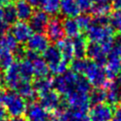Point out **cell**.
<instances>
[{"label": "cell", "mask_w": 121, "mask_h": 121, "mask_svg": "<svg viewBox=\"0 0 121 121\" xmlns=\"http://www.w3.org/2000/svg\"><path fill=\"white\" fill-rule=\"evenodd\" d=\"M0 103L11 117L22 116L26 112V101L13 90L0 91Z\"/></svg>", "instance_id": "6da1fadb"}, {"label": "cell", "mask_w": 121, "mask_h": 121, "mask_svg": "<svg viewBox=\"0 0 121 121\" xmlns=\"http://www.w3.org/2000/svg\"><path fill=\"white\" fill-rule=\"evenodd\" d=\"M83 76L89 81L91 86L95 88H104L109 82L105 68L92 60L88 61Z\"/></svg>", "instance_id": "7a4b0ae2"}, {"label": "cell", "mask_w": 121, "mask_h": 121, "mask_svg": "<svg viewBox=\"0 0 121 121\" xmlns=\"http://www.w3.org/2000/svg\"><path fill=\"white\" fill-rule=\"evenodd\" d=\"M120 44L121 42L115 41L112 49L110 51L107 57L105 64V72L109 81L114 80L121 72V56H120Z\"/></svg>", "instance_id": "3957f363"}, {"label": "cell", "mask_w": 121, "mask_h": 121, "mask_svg": "<svg viewBox=\"0 0 121 121\" xmlns=\"http://www.w3.org/2000/svg\"><path fill=\"white\" fill-rule=\"evenodd\" d=\"M78 76L73 71H66L61 75L56 76L53 79V89L59 95H68L76 89Z\"/></svg>", "instance_id": "277c9868"}, {"label": "cell", "mask_w": 121, "mask_h": 121, "mask_svg": "<svg viewBox=\"0 0 121 121\" xmlns=\"http://www.w3.org/2000/svg\"><path fill=\"white\" fill-rule=\"evenodd\" d=\"M64 103L70 110L83 112H87L91 105L89 94L78 90H74L68 95H66Z\"/></svg>", "instance_id": "5b68a950"}, {"label": "cell", "mask_w": 121, "mask_h": 121, "mask_svg": "<svg viewBox=\"0 0 121 121\" xmlns=\"http://www.w3.org/2000/svg\"><path fill=\"white\" fill-rule=\"evenodd\" d=\"M50 45V41L43 33H32L26 42V49L36 54H43Z\"/></svg>", "instance_id": "8992f818"}, {"label": "cell", "mask_w": 121, "mask_h": 121, "mask_svg": "<svg viewBox=\"0 0 121 121\" xmlns=\"http://www.w3.org/2000/svg\"><path fill=\"white\" fill-rule=\"evenodd\" d=\"M112 115V107L107 103L93 105L88 114L90 121H111Z\"/></svg>", "instance_id": "52a82bcc"}, {"label": "cell", "mask_w": 121, "mask_h": 121, "mask_svg": "<svg viewBox=\"0 0 121 121\" xmlns=\"http://www.w3.org/2000/svg\"><path fill=\"white\" fill-rule=\"evenodd\" d=\"M45 32L49 41L54 43H59L65 36L62 26V21L58 17L50 18L46 26Z\"/></svg>", "instance_id": "ba28073f"}, {"label": "cell", "mask_w": 121, "mask_h": 121, "mask_svg": "<svg viewBox=\"0 0 121 121\" xmlns=\"http://www.w3.org/2000/svg\"><path fill=\"white\" fill-rule=\"evenodd\" d=\"M39 103L43 107V109L47 112H54L57 110L60 109L62 105L60 96L55 90H51L48 93L41 95Z\"/></svg>", "instance_id": "9c48e42d"}, {"label": "cell", "mask_w": 121, "mask_h": 121, "mask_svg": "<svg viewBox=\"0 0 121 121\" xmlns=\"http://www.w3.org/2000/svg\"><path fill=\"white\" fill-rule=\"evenodd\" d=\"M89 59L101 65L104 66L107 61V57L108 53L106 50L103 48V46L98 43H88V47H87V55Z\"/></svg>", "instance_id": "30bf717a"}, {"label": "cell", "mask_w": 121, "mask_h": 121, "mask_svg": "<svg viewBox=\"0 0 121 121\" xmlns=\"http://www.w3.org/2000/svg\"><path fill=\"white\" fill-rule=\"evenodd\" d=\"M49 21V16L43 10H36L33 12L28 20V25L34 33H43L45 31Z\"/></svg>", "instance_id": "8fae6325"}, {"label": "cell", "mask_w": 121, "mask_h": 121, "mask_svg": "<svg viewBox=\"0 0 121 121\" xmlns=\"http://www.w3.org/2000/svg\"><path fill=\"white\" fill-rule=\"evenodd\" d=\"M10 33L15 38V40L18 42V43H25L27 42L29 37L32 35V30L28 23L18 21L12 25Z\"/></svg>", "instance_id": "7c38bea8"}, {"label": "cell", "mask_w": 121, "mask_h": 121, "mask_svg": "<svg viewBox=\"0 0 121 121\" xmlns=\"http://www.w3.org/2000/svg\"><path fill=\"white\" fill-rule=\"evenodd\" d=\"M22 80L20 73H19V68H18V63L14 62L11 64L9 67L5 69L4 72V78H3V82L6 84V86L10 89L14 90L17 84Z\"/></svg>", "instance_id": "4fadbf2b"}, {"label": "cell", "mask_w": 121, "mask_h": 121, "mask_svg": "<svg viewBox=\"0 0 121 121\" xmlns=\"http://www.w3.org/2000/svg\"><path fill=\"white\" fill-rule=\"evenodd\" d=\"M25 113L26 116V118L28 121H34V120H38L41 118L48 117V115H47L48 112L43 109V107L39 102H36L35 100L30 101L26 105Z\"/></svg>", "instance_id": "5bb4252c"}, {"label": "cell", "mask_w": 121, "mask_h": 121, "mask_svg": "<svg viewBox=\"0 0 121 121\" xmlns=\"http://www.w3.org/2000/svg\"><path fill=\"white\" fill-rule=\"evenodd\" d=\"M106 92V101L107 104L110 106H115L117 105L121 100V95H120V89L115 80L109 81L106 86L104 87Z\"/></svg>", "instance_id": "9a60e30c"}, {"label": "cell", "mask_w": 121, "mask_h": 121, "mask_svg": "<svg viewBox=\"0 0 121 121\" xmlns=\"http://www.w3.org/2000/svg\"><path fill=\"white\" fill-rule=\"evenodd\" d=\"M60 12L65 18H76L80 14L76 0H60Z\"/></svg>", "instance_id": "2e32d148"}, {"label": "cell", "mask_w": 121, "mask_h": 121, "mask_svg": "<svg viewBox=\"0 0 121 121\" xmlns=\"http://www.w3.org/2000/svg\"><path fill=\"white\" fill-rule=\"evenodd\" d=\"M14 91L20 96H22L25 100H28L30 102V101H33L35 99L36 93L34 91V88H33L32 83H30V81H28V80L22 79L17 84V86L15 87Z\"/></svg>", "instance_id": "e0dca14e"}, {"label": "cell", "mask_w": 121, "mask_h": 121, "mask_svg": "<svg viewBox=\"0 0 121 121\" xmlns=\"http://www.w3.org/2000/svg\"><path fill=\"white\" fill-rule=\"evenodd\" d=\"M14 6L17 13V18L19 19V21H28L34 12L33 8L29 5V3L26 0H17Z\"/></svg>", "instance_id": "ac0fdd59"}, {"label": "cell", "mask_w": 121, "mask_h": 121, "mask_svg": "<svg viewBox=\"0 0 121 121\" xmlns=\"http://www.w3.org/2000/svg\"><path fill=\"white\" fill-rule=\"evenodd\" d=\"M73 49H74V58L75 59H85L87 55L88 41L85 37L79 35L72 40Z\"/></svg>", "instance_id": "d6986e66"}, {"label": "cell", "mask_w": 121, "mask_h": 121, "mask_svg": "<svg viewBox=\"0 0 121 121\" xmlns=\"http://www.w3.org/2000/svg\"><path fill=\"white\" fill-rule=\"evenodd\" d=\"M30 61L32 62L33 71H34V77H36V78L48 77V75L50 73L49 67H48L47 63L45 62V60L43 59V57H40L38 55L37 57H35Z\"/></svg>", "instance_id": "ffe728a7"}, {"label": "cell", "mask_w": 121, "mask_h": 121, "mask_svg": "<svg viewBox=\"0 0 121 121\" xmlns=\"http://www.w3.org/2000/svg\"><path fill=\"white\" fill-rule=\"evenodd\" d=\"M32 85H33L36 95L41 96V95L48 93L49 91L53 90V79L50 78L49 77L36 78L34 80V82L32 83Z\"/></svg>", "instance_id": "44dd1931"}, {"label": "cell", "mask_w": 121, "mask_h": 121, "mask_svg": "<svg viewBox=\"0 0 121 121\" xmlns=\"http://www.w3.org/2000/svg\"><path fill=\"white\" fill-rule=\"evenodd\" d=\"M43 59L45 60L49 68L53 67L61 60H63L59 51V48L56 45H49L47 49L43 53Z\"/></svg>", "instance_id": "7402d4cb"}, {"label": "cell", "mask_w": 121, "mask_h": 121, "mask_svg": "<svg viewBox=\"0 0 121 121\" xmlns=\"http://www.w3.org/2000/svg\"><path fill=\"white\" fill-rule=\"evenodd\" d=\"M57 47L61 55V58L66 61H71L74 59V49L72 40L69 38H63L58 43Z\"/></svg>", "instance_id": "603a6c76"}, {"label": "cell", "mask_w": 121, "mask_h": 121, "mask_svg": "<svg viewBox=\"0 0 121 121\" xmlns=\"http://www.w3.org/2000/svg\"><path fill=\"white\" fill-rule=\"evenodd\" d=\"M64 34L69 39H74L80 35V28L76 21V18H65L62 21Z\"/></svg>", "instance_id": "cb8c5ba5"}, {"label": "cell", "mask_w": 121, "mask_h": 121, "mask_svg": "<svg viewBox=\"0 0 121 121\" xmlns=\"http://www.w3.org/2000/svg\"><path fill=\"white\" fill-rule=\"evenodd\" d=\"M18 68L19 73L21 76V78L24 80H28L34 77V71H33V65L32 62L27 59H23L19 60L18 62Z\"/></svg>", "instance_id": "d4e9b609"}, {"label": "cell", "mask_w": 121, "mask_h": 121, "mask_svg": "<svg viewBox=\"0 0 121 121\" xmlns=\"http://www.w3.org/2000/svg\"><path fill=\"white\" fill-rule=\"evenodd\" d=\"M17 13L15 9V6L12 4H8L3 7V18L2 21L6 23L8 26L13 25L17 22Z\"/></svg>", "instance_id": "484cf974"}, {"label": "cell", "mask_w": 121, "mask_h": 121, "mask_svg": "<svg viewBox=\"0 0 121 121\" xmlns=\"http://www.w3.org/2000/svg\"><path fill=\"white\" fill-rule=\"evenodd\" d=\"M0 47L7 49L9 51L14 52L19 46H18V42L15 40V38L12 36V34L6 33L0 39Z\"/></svg>", "instance_id": "4316f807"}, {"label": "cell", "mask_w": 121, "mask_h": 121, "mask_svg": "<svg viewBox=\"0 0 121 121\" xmlns=\"http://www.w3.org/2000/svg\"><path fill=\"white\" fill-rule=\"evenodd\" d=\"M41 8L48 16L55 17L60 12V0H44Z\"/></svg>", "instance_id": "83f0119b"}, {"label": "cell", "mask_w": 121, "mask_h": 121, "mask_svg": "<svg viewBox=\"0 0 121 121\" xmlns=\"http://www.w3.org/2000/svg\"><path fill=\"white\" fill-rule=\"evenodd\" d=\"M112 5L108 2V3H101V4H94L90 11L95 17L109 16V14L112 11Z\"/></svg>", "instance_id": "f1b7e54d"}, {"label": "cell", "mask_w": 121, "mask_h": 121, "mask_svg": "<svg viewBox=\"0 0 121 121\" xmlns=\"http://www.w3.org/2000/svg\"><path fill=\"white\" fill-rule=\"evenodd\" d=\"M90 103L92 105H96L100 103H104L106 101V92L104 88H95L91 90L89 94Z\"/></svg>", "instance_id": "f546056e"}, {"label": "cell", "mask_w": 121, "mask_h": 121, "mask_svg": "<svg viewBox=\"0 0 121 121\" xmlns=\"http://www.w3.org/2000/svg\"><path fill=\"white\" fill-rule=\"evenodd\" d=\"M14 54L11 51L0 47V66L3 69H7L14 63Z\"/></svg>", "instance_id": "4dcf8cb0"}, {"label": "cell", "mask_w": 121, "mask_h": 121, "mask_svg": "<svg viewBox=\"0 0 121 121\" xmlns=\"http://www.w3.org/2000/svg\"><path fill=\"white\" fill-rule=\"evenodd\" d=\"M88 61L89 60L86 59H73L70 62L71 71H73L77 75H83Z\"/></svg>", "instance_id": "1f68e13d"}, {"label": "cell", "mask_w": 121, "mask_h": 121, "mask_svg": "<svg viewBox=\"0 0 121 121\" xmlns=\"http://www.w3.org/2000/svg\"><path fill=\"white\" fill-rule=\"evenodd\" d=\"M110 19V25L111 26L117 31L119 36L121 37V9L120 10H115L111 14L109 17Z\"/></svg>", "instance_id": "d6a6232c"}, {"label": "cell", "mask_w": 121, "mask_h": 121, "mask_svg": "<svg viewBox=\"0 0 121 121\" xmlns=\"http://www.w3.org/2000/svg\"><path fill=\"white\" fill-rule=\"evenodd\" d=\"M66 112H67V121H90L87 112H77L72 110H66Z\"/></svg>", "instance_id": "836d02e7"}, {"label": "cell", "mask_w": 121, "mask_h": 121, "mask_svg": "<svg viewBox=\"0 0 121 121\" xmlns=\"http://www.w3.org/2000/svg\"><path fill=\"white\" fill-rule=\"evenodd\" d=\"M76 21L80 30H86L93 22V18L88 13H80L76 17Z\"/></svg>", "instance_id": "e575fe53"}, {"label": "cell", "mask_w": 121, "mask_h": 121, "mask_svg": "<svg viewBox=\"0 0 121 121\" xmlns=\"http://www.w3.org/2000/svg\"><path fill=\"white\" fill-rule=\"evenodd\" d=\"M75 90H78V91H80V92H83V93H86V94H90V92L92 90V86L89 83V81L85 78L84 76L78 75Z\"/></svg>", "instance_id": "d590c367"}, {"label": "cell", "mask_w": 121, "mask_h": 121, "mask_svg": "<svg viewBox=\"0 0 121 121\" xmlns=\"http://www.w3.org/2000/svg\"><path fill=\"white\" fill-rule=\"evenodd\" d=\"M77 4H78V7L80 10V12H88L91 10L93 5H94V2L93 0H76Z\"/></svg>", "instance_id": "8d00e7d4"}, {"label": "cell", "mask_w": 121, "mask_h": 121, "mask_svg": "<svg viewBox=\"0 0 121 121\" xmlns=\"http://www.w3.org/2000/svg\"><path fill=\"white\" fill-rule=\"evenodd\" d=\"M50 121H67V112L66 110L59 109L53 112Z\"/></svg>", "instance_id": "74e56055"}, {"label": "cell", "mask_w": 121, "mask_h": 121, "mask_svg": "<svg viewBox=\"0 0 121 121\" xmlns=\"http://www.w3.org/2000/svg\"><path fill=\"white\" fill-rule=\"evenodd\" d=\"M111 121H121V105L118 106L113 112V115Z\"/></svg>", "instance_id": "f35d334b"}, {"label": "cell", "mask_w": 121, "mask_h": 121, "mask_svg": "<svg viewBox=\"0 0 121 121\" xmlns=\"http://www.w3.org/2000/svg\"><path fill=\"white\" fill-rule=\"evenodd\" d=\"M26 1L29 3V5L32 8H40L42 7L44 0H26Z\"/></svg>", "instance_id": "ab89813d"}, {"label": "cell", "mask_w": 121, "mask_h": 121, "mask_svg": "<svg viewBox=\"0 0 121 121\" xmlns=\"http://www.w3.org/2000/svg\"><path fill=\"white\" fill-rule=\"evenodd\" d=\"M7 29H8V25L4 23L2 20H0V39L7 33Z\"/></svg>", "instance_id": "60d3db41"}, {"label": "cell", "mask_w": 121, "mask_h": 121, "mask_svg": "<svg viewBox=\"0 0 121 121\" xmlns=\"http://www.w3.org/2000/svg\"><path fill=\"white\" fill-rule=\"evenodd\" d=\"M112 7L115 10H120L121 9V0H112Z\"/></svg>", "instance_id": "b9f144b4"}, {"label": "cell", "mask_w": 121, "mask_h": 121, "mask_svg": "<svg viewBox=\"0 0 121 121\" xmlns=\"http://www.w3.org/2000/svg\"><path fill=\"white\" fill-rule=\"evenodd\" d=\"M6 114H7L6 109H5V108H4V106H3V105L0 103V121H2V120H5Z\"/></svg>", "instance_id": "7bdbcfd3"}, {"label": "cell", "mask_w": 121, "mask_h": 121, "mask_svg": "<svg viewBox=\"0 0 121 121\" xmlns=\"http://www.w3.org/2000/svg\"><path fill=\"white\" fill-rule=\"evenodd\" d=\"M9 121H28L26 117H24L23 115L22 116H16V117H11V119Z\"/></svg>", "instance_id": "ee69618b"}, {"label": "cell", "mask_w": 121, "mask_h": 121, "mask_svg": "<svg viewBox=\"0 0 121 121\" xmlns=\"http://www.w3.org/2000/svg\"><path fill=\"white\" fill-rule=\"evenodd\" d=\"M10 1L11 0H0V6L4 7V6L8 5V4H10Z\"/></svg>", "instance_id": "f6af8a7d"}, {"label": "cell", "mask_w": 121, "mask_h": 121, "mask_svg": "<svg viewBox=\"0 0 121 121\" xmlns=\"http://www.w3.org/2000/svg\"><path fill=\"white\" fill-rule=\"evenodd\" d=\"M94 4H101V3H108L109 0H93Z\"/></svg>", "instance_id": "bcb514c9"}, {"label": "cell", "mask_w": 121, "mask_h": 121, "mask_svg": "<svg viewBox=\"0 0 121 121\" xmlns=\"http://www.w3.org/2000/svg\"><path fill=\"white\" fill-rule=\"evenodd\" d=\"M34 121H50V118H48V117H44V118H41V119L34 120Z\"/></svg>", "instance_id": "7dc6e473"}, {"label": "cell", "mask_w": 121, "mask_h": 121, "mask_svg": "<svg viewBox=\"0 0 121 121\" xmlns=\"http://www.w3.org/2000/svg\"><path fill=\"white\" fill-rule=\"evenodd\" d=\"M3 18V7L0 6V20H2Z\"/></svg>", "instance_id": "c3c4849f"}, {"label": "cell", "mask_w": 121, "mask_h": 121, "mask_svg": "<svg viewBox=\"0 0 121 121\" xmlns=\"http://www.w3.org/2000/svg\"><path fill=\"white\" fill-rule=\"evenodd\" d=\"M3 78L0 77V91H1V89H2V86H3Z\"/></svg>", "instance_id": "681fc988"}, {"label": "cell", "mask_w": 121, "mask_h": 121, "mask_svg": "<svg viewBox=\"0 0 121 121\" xmlns=\"http://www.w3.org/2000/svg\"><path fill=\"white\" fill-rule=\"evenodd\" d=\"M119 52H120V56H121V44H120V49H119Z\"/></svg>", "instance_id": "f907efd6"}, {"label": "cell", "mask_w": 121, "mask_h": 121, "mask_svg": "<svg viewBox=\"0 0 121 121\" xmlns=\"http://www.w3.org/2000/svg\"><path fill=\"white\" fill-rule=\"evenodd\" d=\"M109 1H111V2H112V0H109Z\"/></svg>", "instance_id": "816d5d0a"}, {"label": "cell", "mask_w": 121, "mask_h": 121, "mask_svg": "<svg viewBox=\"0 0 121 121\" xmlns=\"http://www.w3.org/2000/svg\"><path fill=\"white\" fill-rule=\"evenodd\" d=\"M0 70H1V66H0Z\"/></svg>", "instance_id": "f5cc1de1"}, {"label": "cell", "mask_w": 121, "mask_h": 121, "mask_svg": "<svg viewBox=\"0 0 121 121\" xmlns=\"http://www.w3.org/2000/svg\"><path fill=\"white\" fill-rule=\"evenodd\" d=\"M2 121H6V120H2Z\"/></svg>", "instance_id": "db71d44e"}]
</instances>
